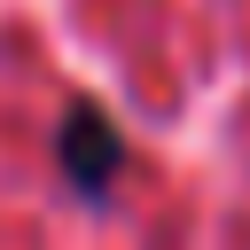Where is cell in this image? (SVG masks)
<instances>
[{
	"instance_id": "1",
	"label": "cell",
	"mask_w": 250,
	"mask_h": 250,
	"mask_svg": "<svg viewBox=\"0 0 250 250\" xmlns=\"http://www.w3.org/2000/svg\"><path fill=\"white\" fill-rule=\"evenodd\" d=\"M55 156H62L70 195H86V203H109L117 180H125V133H117V117H109L102 102H70V109H62Z\"/></svg>"
}]
</instances>
